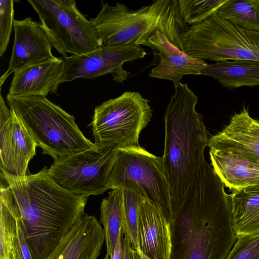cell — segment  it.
Masks as SVG:
<instances>
[{
	"label": "cell",
	"instance_id": "obj_1",
	"mask_svg": "<svg viewBox=\"0 0 259 259\" xmlns=\"http://www.w3.org/2000/svg\"><path fill=\"white\" fill-rule=\"evenodd\" d=\"M203 159L180 202L171 207L170 259H226L237 237L230 195Z\"/></svg>",
	"mask_w": 259,
	"mask_h": 259
},
{
	"label": "cell",
	"instance_id": "obj_2",
	"mask_svg": "<svg viewBox=\"0 0 259 259\" xmlns=\"http://www.w3.org/2000/svg\"><path fill=\"white\" fill-rule=\"evenodd\" d=\"M5 180L24 222L33 259H46L84 214L87 196L64 189L44 167L35 174Z\"/></svg>",
	"mask_w": 259,
	"mask_h": 259
},
{
	"label": "cell",
	"instance_id": "obj_3",
	"mask_svg": "<svg viewBox=\"0 0 259 259\" xmlns=\"http://www.w3.org/2000/svg\"><path fill=\"white\" fill-rule=\"evenodd\" d=\"M198 100L187 84L180 82L165 113L162 157L169 184L171 207L182 199L208 146V132L201 115L195 108Z\"/></svg>",
	"mask_w": 259,
	"mask_h": 259
},
{
	"label": "cell",
	"instance_id": "obj_4",
	"mask_svg": "<svg viewBox=\"0 0 259 259\" xmlns=\"http://www.w3.org/2000/svg\"><path fill=\"white\" fill-rule=\"evenodd\" d=\"M7 101L42 153L54 162L96 148L75 122L74 117L44 96H15Z\"/></svg>",
	"mask_w": 259,
	"mask_h": 259
},
{
	"label": "cell",
	"instance_id": "obj_5",
	"mask_svg": "<svg viewBox=\"0 0 259 259\" xmlns=\"http://www.w3.org/2000/svg\"><path fill=\"white\" fill-rule=\"evenodd\" d=\"M183 51L198 60L259 61V31L243 28L214 12L181 36Z\"/></svg>",
	"mask_w": 259,
	"mask_h": 259
},
{
	"label": "cell",
	"instance_id": "obj_6",
	"mask_svg": "<svg viewBox=\"0 0 259 259\" xmlns=\"http://www.w3.org/2000/svg\"><path fill=\"white\" fill-rule=\"evenodd\" d=\"M52 47L62 57L81 55L101 47L93 24L74 0H28Z\"/></svg>",
	"mask_w": 259,
	"mask_h": 259
},
{
	"label": "cell",
	"instance_id": "obj_7",
	"mask_svg": "<svg viewBox=\"0 0 259 259\" xmlns=\"http://www.w3.org/2000/svg\"><path fill=\"white\" fill-rule=\"evenodd\" d=\"M149 102L140 93L128 91L96 107L91 123L95 143L140 146V133L152 116Z\"/></svg>",
	"mask_w": 259,
	"mask_h": 259
},
{
	"label": "cell",
	"instance_id": "obj_8",
	"mask_svg": "<svg viewBox=\"0 0 259 259\" xmlns=\"http://www.w3.org/2000/svg\"><path fill=\"white\" fill-rule=\"evenodd\" d=\"M94 149L54 162L48 169L50 177L59 186L76 195L89 197L110 189L109 176L117 148L97 144Z\"/></svg>",
	"mask_w": 259,
	"mask_h": 259
},
{
	"label": "cell",
	"instance_id": "obj_9",
	"mask_svg": "<svg viewBox=\"0 0 259 259\" xmlns=\"http://www.w3.org/2000/svg\"><path fill=\"white\" fill-rule=\"evenodd\" d=\"M130 180L145 192L165 219L171 211L170 187L162 157L155 156L140 146L117 149L109 176L110 189L118 188Z\"/></svg>",
	"mask_w": 259,
	"mask_h": 259
},
{
	"label": "cell",
	"instance_id": "obj_10",
	"mask_svg": "<svg viewBox=\"0 0 259 259\" xmlns=\"http://www.w3.org/2000/svg\"><path fill=\"white\" fill-rule=\"evenodd\" d=\"M158 18L157 1L137 10H130L122 3L112 6L102 1L100 11L90 20L101 46H146Z\"/></svg>",
	"mask_w": 259,
	"mask_h": 259
},
{
	"label": "cell",
	"instance_id": "obj_11",
	"mask_svg": "<svg viewBox=\"0 0 259 259\" xmlns=\"http://www.w3.org/2000/svg\"><path fill=\"white\" fill-rule=\"evenodd\" d=\"M146 55L138 45L101 46L87 53L61 57L63 68L56 89L66 82L78 78L91 79L111 74L117 83H123L131 74L124 70L123 63L140 59Z\"/></svg>",
	"mask_w": 259,
	"mask_h": 259
},
{
	"label": "cell",
	"instance_id": "obj_12",
	"mask_svg": "<svg viewBox=\"0 0 259 259\" xmlns=\"http://www.w3.org/2000/svg\"><path fill=\"white\" fill-rule=\"evenodd\" d=\"M1 177L20 179L26 175L30 160L37 146L14 113L8 108L1 94Z\"/></svg>",
	"mask_w": 259,
	"mask_h": 259
},
{
	"label": "cell",
	"instance_id": "obj_13",
	"mask_svg": "<svg viewBox=\"0 0 259 259\" xmlns=\"http://www.w3.org/2000/svg\"><path fill=\"white\" fill-rule=\"evenodd\" d=\"M13 29L14 44L7 70L10 73L57 58L40 23L32 18L14 20Z\"/></svg>",
	"mask_w": 259,
	"mask_h": 259
},
{
	"label": "cell",
	"instance_id": "obj_14",
	"mask_svg": "<svg viewBox=\"0 0 259 259\" xmlns=\"http://www.w3.org/2000/svg\"><path fill=\"white\" fill-rule=\"evenodd\" d=\"M105 239L97 219L85 213L46 259H97Z\"/></svg>",
	"mask_w": 259,
	"mask_h": 259
},
{
	"label": "cell",
	"instance_id": "obj_15",
	"mask_svg": "<svg viewBox=\"0 0 259 259\" xmlns=\"http://www.w3.org/2000/svg\"><path fill=\"white\" fill-rule=\"evenodd\" d=\"M139 250L151 259H170L169 224L155 204L147 198L140 203L138 214Z\"/></svg>",
	"mask_w": 259,
	"mask_h": 259
},
{
	"label": "cell",
	"instance_id": "obj_16",
	"mask_svg": "<svg viewBox=\"0 0 259 259\" xmlns=\"http://www.w3.org/2000/svg\"><path fill=\"white\" fill-rule=\"evenodd\" d=\"M211 149L235 152L259 161V121L244 108L222 131L209 138Z\"/></svg>",
	"mask_w": 259,
	"mask_h": 259
},
{
	"label": "cell",
	"instance_id": "obj_17",
	"mask_svg": "<svg viewBox=\"0 0 259 259\" xmlns=\"http://www.w3.org/2000/svg\"><path fill=\"white\" fill-rule=\"evenodd\" d=\"M25 231L23 218L8 186L1 184L0 259H33Z\"/></svg>",
	"mask_w": 259,
	"mask_h": 259
},
{
	"label": "cell",
	"instance_id": "obj_18",
	"mask_svg": "<svg viewBox=\"0 0 259 259\" xmlns=\"http://www.w3.org/2000/svg\"><path fill=\"white\" fill-rule=\"evenodd\" d=\"M212 168L232 192L259 185V161L239 154L210 149Z\"/></svg>",
	"mask_w": 259,
	"mask_h": 259
},
{
	"label": "cell",
	"instance_id": "obj_19",
	"mask_svg": "<svg viewBox=\"0 0 259 259\" xmlns=\"http://www.w3.org/2000/svg\"><path fill=\"white\" fill-rule=\"evenodd\" d=\"M158 18L146 46L165 55L180 54L183 51L181 36L189 27L183 20L178 1L158 0Z\"/></svg>",
	"mask_w": 259,
	"mask_h": 259
},
{
	"label": "cell",
	"instance_id": "obj_20",
	"mask_svg": "<svg viewBox=\"0 0 259 259\" xmlns=\"http://www.w3.org/2000/svg\"><path fill=\"white\" fill-rule=\"evenodd\" d=\"M63 68L62 58L26 67L14 73L8 94L15 96H44L56 93Z\"/></svg>",
	"mask_w": 259,
	"mask_h": 259
},
{
	"label": "cell",
	"instance_id": "obj_21",
	"mask_svg": "<svg viewBox=\"0 0 259 259\" xmlns=\"http://www.w3.org/2000/svg\"><path fill=\"white\" fill-rule=\"evenodd\" d=\"M201 74L211 76L224 87L233 89L243 86H259V61L226 60L207 64Z\"/></svg>",
	"mask_w": 259,
	"mask_h": 259
},
{
	"label": "cell",
	"instance_id": "obj_22",
	"mask_svg": "<svg viewBox=\"0 0 259 259\" xmlns=\"http://www.w3.org/2000/svg\"><path fill=\"white\" fill-rule=\"evenodd\" d=\"M230 195L233 227L237 237L259 233V185L234 191Z\"/></svg>",
	"mask_w": 259,
	"mask_h": 259
},
{
	"label": "cell",
	"instance_id": "obj_23",
	"mask_svg": "<svg viewBox=\"0 0 259 259\" xmlns=\"http://www.w3.org/2000/svg\"><path fill=\"white\" fill-rule=\"evenodd\" d=\"M122 188L112 189L101 205L100 221L103 226L107 253L112 256L122 228Z\"/></svg>",
	"mask_w": 259,
	"mask_h": 259
},
{
	"label": "cell",
	"instance_id": "obj_24",
	"mask_svg": "<svg viewBox=\"0 0 259 259\" xmlns=\"http://www.w3.org/2000/svg\"><path fill=\"white\" fill-rule=\"evenodd\" d=\"M160 62L151 71L150 77L172 81L175 87L186 74L200 75L208 64L203 60L192 58L184 52L165 55L159 53Z\"/></svg>",
	"mask_w": 259,
	"mask_h": 259
},
{
	"label": "cell",
	"instance_id": "obj_25",
	"mask_svg": "<svg viewBox=\"0 0 259 259\" xmlns=\"http://www.w3.org/2000/svg\"><path fill=\"white\" fill-rule=\"evenodd\" d=\"M123 192L122 229L130 240L134 249H139L138 240V207L142 200L147 196L141 187L135 182L127 180L122 182L118 188ZM148 199V198H147Z\"/></svg>",
	"mask_w": 259,
	"mask_h": 259
},
{
	"label": "cell",
	"instance_id": "obj_26",
	"mask_svg": "<svg viewBox=\"0 0 259 259\" xmlns=\"http://www.w3.org/2000/svg\"><path fill=\"white\" fill-rule=\"evenodd\" d=\"M216 12L243 28L259 31V1L227 0Z\"/></svg>",
	"mask_w": 259,
	"mask_h": 259
},
{
	"label": "cell",
	"instance_id": "obj_27",
	"mask_svg": "<svg viewBox=\"0 0 259 259\" xmlns=\"http://www.w3.org/2000/svg\"><path fill=\"white\" fill-rule=\"evenodd\" d=\"M227 0H179L180 14L187 25L200 23L215 12Z\"/></svg>",
	"mask_w": 259,
	"mask_h": 259
},
{
	"label": "cell",
	"instance_id": "obj_28",
	"mask_svg": "<svg viewBox=\"0 0 259 259\" xmlns=\"http://www.w3.org/2000/svg\"><path fill=\"white\" fill-rule=\"evenodd\" d=\"M226 259H259V233L237 237Z\"/></svg>",
	"mask_w": 259,
	"mask_h": 259
},
{
	"label": "cell",
	"instance_id": "obj_29",
	"mask_svg": "<svg viewBox=\"0 0 259 259\" xmlns=\"http://www.w3.org/2000/svg\"><path fill=\"white\" fill-rule=\"evenodd\" d=\"M12 0L0 1V57L6 52L14 25V4Z\"/></svg>",
	"mask_w": 259,
	"mask_h": 259
},
{
	"label": "cell",
	"instance_id": "obj_30",
	"mask_svg": "<svg viewBox=\"0 0 259 259\" xmlns=\"http://www.w3.org/2000/svg\"><path fill=\"white\" fill-rule=\"evenodd\" d=\"M112 259H136V251L122 228Z\"/></svg>",
	"mask_w": 259,
	"mask_h": 259
},
{
	"label": "cell",
	"instance_id": "obj_31",
	"mask_svg": "<svg viewBox=\"0 0 259 259\" xmlns=\"http://www.w3.org/2000/svg\"><path fill=\"white\" fill-rule=\"evenodd\" d=\"M136 259H151L140 250L136 251Z\"/></svg>",
	"mask_w": 259,
	"mask_h": 259
},
{
	"label": "cell",
	"instance_id": "obj_32",
	"mask_svg": "<svg viewBox=\"0 0 259 259\" xmlns=\"http://www.w3.org/2000/svg\"><path fill=\"white\" fill-rule=\"evenodd\" d=\"M103 259H112V257L108 253H106L105 257Z\"/></svg>",
	"mask_w": 259,
	"mask_h": 259
}]
</instances>
